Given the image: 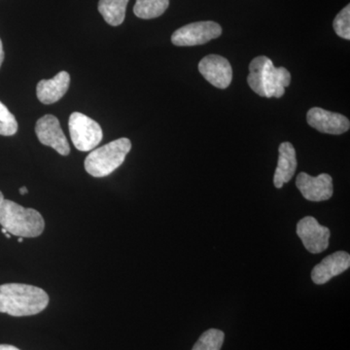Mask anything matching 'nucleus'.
<instances>
[{"instance_id": "nucleus-1", "label": "nucleus", "mask_w": 350, "mask_h": 350, "mask_svg": "<svg viewBox=\"0 0 350 350\" xmlns=\"http://www.w3.org/2000/svg\"><path fill=\"white\" fill-rule=\"evenodd\" d=\"M49 296L41 288L21 283L0 285V312L11 317H31L47 308Z\"/></svg>"}, {"instance_id": "nucleus-2", "label": "nucleus", "mask_w": 350, "mask_h": 350, "mask_svg": "<svg viewBox=\"0 0 350 350\" xmlns=\"http://www.w3.org/2000/svg\"><path fill=\"white\" fill-rule=\"evenodd\" d=\"M248 85L262 98H282L291 83V75L284 68H275L266 56L255 57L250 64Z\"/></svg>"}, {"instance_id": "nucleus-3", "label": "nucleus", "mask_w": 350, "mask_h": 350, "mask_svg": "<svg viewBox=\"0 0 350 350\" xmlns=\"http://www.w3.org/2000/svg\"><path fill=\"white\" fill-rule=\"evenodd\" d=\"M0 225L19 238H36L42 234L45 228L42 215L38 211L25 208L9 200H4L0 206Z\"/></svg>"}, {"instance_id": "nucleus-4", "label": "nucleus", "mask_w": 350, "mask_h": 350, "mask_svg": "<svg viewBox=\"0 0 350 350\" xmlns=\"http://www.w3.org/2000/svg\"><path fill=\"white\" fill-rule=\"evenodd\" d=\"M131 149V140L126 137L103 145L87 156L85 170L88 174L96 178L108 176L121 167Z\"/></svg>"}, {"instance_id": "nucleus-5", "label": "nucleus", "mask_w": 350, "mask_h": 350, "mask_svg": "<svg viewBox=\"0 0 350 350\" xmlns=\"http://www.w3.org/2000/svg\"><path fill=\"white\" fill-rule=\"evenodd\" d=\"M69 133L77 150H93L103 137V129L94 120L80 112H73L69 117Z\"/></svg>"}, {"instance_id": "nucleus-6", "label": "nucleus", "mask_w": 350, "mask_h": 350, "mask_svg": "<svg viewBox=\"0 0 350 350\" xmlns=\"http://www.w3.org/2000/svg\"><path fill=\"white\" fill-rule=\"evenodd\" d=\"M221 34L222 27L217 23L211 21L192 23L175 31L172 36V42L178 47L204 45L213 39L218 38Z\"/></svg>"}, {"instance_id": "nucleus-7", "label": "nucleus", "mask_w": 350, "mask_h": 350, "mask_svg": "<svg viewBox=\"0 0 350 350\" xmlns=\"http://www.w3.org/2000/svg\"><path fill=\"white\" fill-rule=\"evenodd\" d=\"M297 234L303 241L304 246L312 254L325 251L329 246L331 232L325 226L312 216H306L297 224Z\"/></svg>"}, {"instance_id": "nucleus-8", "label": "nucleus", "mask_w": 350, "mask_h": 350, "mask_svg": "<svg viewBox=\"0 0 350 350\" xmlns=\"http://www.w3.org/2000/svg\"><path fill=\"white\" fill-rule=\"evenodd\" d=\"M36 133L40 144L52 147L62 156H68L70 153V146L59 119L54 115H45L36 122Z\"/></svg>"}, {"instance_id": "nucleus-9", "label": "nucleus", "mask_w": 350, "mask_h": 350, "mask_svg": "<svg viewBox=\"0 0 350 350\" xmlns=\"http://www.w3.org/2000/svg\"><path fill=\"white\" fill-rule=\"evenodd\" d=\"M296 186L303 197L310 202H324L330 200L333 196V179L327 174L313 177L306 172H301L297 176Z\"/></svg>"}, {"instance_id": "nucleus-10", "label": "nucleus", "mask_w": 350, "mask_h": 350, "mask_svg": "<svg viewBox=\"0 0 350 350\" xmlns=\"http://www.w3.org/2000/svg\"><path fill=\"white\" fill-rule=\"evenodd\" d=\"M199 71L206 81L218 89L230 86L232 79L231 64L226 57L219 55H208L199 64Z\"/></svg>"}, {"instance_id": "nucleus-11", "label": "nucleus", "mask_w": 350, "mask_h": 350, "mask_svg": "<svg viewBox=\"0 0 350 350\" xmlns=\"http://www.w3.org/2000/svg\"><path fill=\"white\" fill-rule=\"evenodd\" d=\"M306 121L315 130L329 135H342L350 128L349 120L344 115L320 107L310 108L306 114Z\"/></svg>"}, {"instance_id": "nucleus-12", "label": "nucleus", "mask_w": 350, "mask_h": 350, "mask_svg": "<svg viewBox=\"0 0 350 350\" xmlns=\"http://www.w3.org/2000/svg\"><path fill=\"white\" fill-rule=\"evenodd\" d=\"M350 267V255L345 251H337L324 258L313 268L312 280L315 284L322 285L335 276L342 275Z\"/></svg>"}, {"instance_id": "nucleus-13", "label": "nucleus", "mask_w": 350, "mask_h": 350, "mask_svg": "<svg viewBox=\"0 0 350 350\" xmlns=\"http://www.w3.org/2000/svg\"><path fill=\"white\" fill-rule=\"evenodd\" d=\"M69 84L70 75L66 71H61L52 79L41 80L36 87L38 100L44 105L57 103L66 94Z\"/></svg>"}, {"instance_id": "nucleus-14", "label": "nucleus", "mask_w": 350, "mask_h": 350, "mask_svg": "<svg viewBox=\"0 0 350 350\" xmlns=\"http://www.w3.org/2000/svg\"><path fill=\"white\" fill-rule=\"evenodd\" d=\"M278 163L276 167L273 184L276 188L283 187L285 183L291 180L296 172L297 162L296 150L290 142H283L278 148Z\"/></svg>"}, {"instance_id": "nucleus-15", "label": "nucleus", "mask_w": 350, "mask_h": 350, "mask_svg": "<svg viewBox=\"0 0 350 350\" xmlns=\"http://www.w3.org/2000/svg\"><path fill=\"white\" fill-rule=\"evenodd\" d=\"M129 0H100L98 12L108 25L117 27L123 24Z\"/></svg>"}, {"instance_id": "nucleus-16", "label": "nucleus", "mask_w": 350, "mask_h": 350, "mask_svg": "<svg viewBox=\"0 0 350 350\" xmlns=\"http://www.w3.org/2000/svg\"><path fill=\"white\" fill-rule=\"evenodd\" d=\"M169 5L170 0H137L133 12L140 19H155L162 16Z\"/></svg>"}, {"instance_id": "nucleus-17", "label": "nucleus", "mask_w": 350, "mask_h": 350, "mask_svg": "<svg viewBox=\"0 0 350 350\" xmlns=\"http://www.w3.org/2000/svg\"><path fill=\"white\" fill-rule=\"evenodd\" d=\"M225 335L218 329H209L204 332L192 350H220L224 342Z\"/></svg>"}, {"instance_id": "nucleus-18", "label": "nucleus", "mask_w": 350, "mask_h": 350, "mask_svg": "<svg viewBox=\"0 0 350 350\" xmlns=\"http://www.w3.org/2000/svg\"><path fill=\"white\" fill-rule=\"evenodd\" d=\"M18 131V122L8 108L0 101V135L11 137Z\"/></svg>"}, {"instance_id": "nucleus-19", "label": "nucleus", "mask_w": 350, "mask_h": 350, "mask_svg": "<svg viewBox=\"0 0 350 350\" xmlns=\"http://www.w3.org/2000/svg\"><path fill=\"white\" fill-rule=\"evenodd\" d=\"M334 29L340 38L350 39V6L347 5L336 16L333 23Z\"/></svg>"}, {"instance_id": "nucleus-20", "label": "nucleus", "mask_w": 350, "mask_h": 350, "mask_svg": "<svg viewBox=\"0 0 350 350\" xmlns=\"http://www.w3.org/2000/svg\"><path fill=\"white\" fill-rule=\"evenodd\" d=\"M4 59V51H3V45H2L1 39H0V68H1L2 63H3Z\"/></svg>"}, {"instance_id": "nucleus-21", "label": "nucleus", "mask_w": 350, "mask_h": 350, "mask_svg": "<svg viewBox=\"0 0 350 350\" xmlns=\"http://www.w3.org/2000/svg\"><path fill=\"white\" fill-rule=\"evenodd\" d=\"M0 350H20L10 345H0Z\"/></svg>"}, {"instance_id": "nucleus-22", "label": "nucleus", "mask_w": 350, "mask_h": 350, "mask_svg": "<svg viewBox=\"0 0 350 350\" xmlns=\"http://www.w3.org/2000/svg\"><path fill=\"white\" fill-rule=\"evenodd\" d=\"M27 192H29V191H27V187L20 188V193H21V194L25 195V194H27Z\"/></svg>"}, {"instance_id": "nucleus-23", "label": "nucleus", "mask_w": 350, "mask_h": 350, "mask_svg": "<svg viewBox=\"0 0 350 350\" xmlns=\"http://www.w3.org/2000/svg\"><path fill=\"white\" fill-rule=\"evenodd\" d=\"M4 200H5V199H4V196H3V194H2L1 191H0V206H1L2 202H3Z\"/></svg>"}, {"instance_id": "nucleus-24", "label": "nucleus", "mask_w": 350, "mask_h": 350, "mask_svg": "<svg viewBox=\"0 0 350 350\" xmlns=\"http://www.w3.org/2000/svg\"><path fill=\"white\" fill-rule=\"evenodd\" d=\"M5 234L6 238H8V239L11 238V234H9V232H6V234Z\"/></svg>"}, {"instance_id": "nucleus-25", "label": "nucleus", "mask_w": 350, "mask_h": 350, "mask_svg": "<svg viewBox=\"0 0 350 350\" xmlns=\"http://www.w3.org/2000/svg\"><path fill=\"white\" fill-rule=\"evenodd\" d=\"M22 241H23V238H20L19 239V243H22Z\"/></svg>"}]
</instances>
